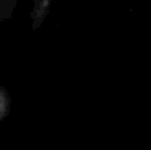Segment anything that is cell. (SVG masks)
I'll return each mask as SVG.
<instances>
[{
    "instance_id": "6da1fadb",
    "label": "cell",
    "mask_w": 151,
    "mask_h": 150,
    "mask_svg": "<svg viewBox=\"0 0 151 150\" xmlns=\"http://www.w3.org/2000/svg\"><path fill=\"white\" fill-rule=\"evenodd\" d=\"M9 11L12 9V4H15L16 0H0ZM33 1V8H32V20H33V27H39L44 21L45 16L48 15L50 8V0H32Z\"/></svg>"
},
{
    "instance_id": "7a4b0ae2",
    "label": "cell",
    "mask_w": 151,
    "mask_h": 150,
    "mask_svg": "<svg viewBox=\"0 0 151 150\" xmlns=\"http://www.w3.org/2000/svg\"><path fill=\"white\" fill-rule=\"evenodd\" d=\"M9 105H11V98H9V96H8L7 90L0 87V121H1L5 117V114L8 113Z\"/></svg>"
}]
</instances>
